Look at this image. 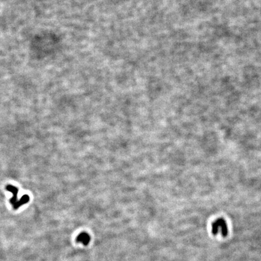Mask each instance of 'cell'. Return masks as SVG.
<instances>
[{"mask_svg":"<svg viewBox=\"0 0 261 261\" xmlns=\"http://www.w3.org/2000/svg\"><path fill=\"white\" fill-rule=\"evenodd\" d=\"M30 201V197L28 195H23L20 201H17L16 203L13 205V208L14 210H17L18 208H20L21 206H22L24 204H26Z\"/></svg>","mask_w":261,"mask_h":261,"instance_id":"4","label":"cell"},{"mask_svg":"<svg viewBox=\"0 0 261 261\" xmlns=\"http://www.w3.org/2000/svg\"><path fill=\"white\" fill-rule=\"evenodd\" d=\"M6 189L7 191L13 193V197L10 199V203L11 204L13 205L16 203V202L17 201V195H18V189L16 187L12 186V185L8 184V185H7Z\"/></svg>","mask_w":261,"mask_h":261,"instance_id":"2","label":"cell"},{"mask_svg":"<svg viewBox=\"0 0 261 261\" xmlns=\"http://www.w3.org/2000/svg\"><path fill=\"white\" fill-rule=\"evenodd\" d=\"M90 236L85 232H82L79 234L76 238V241L78 242L82 243L84 246H87L90 242Z\"/></svg>","mask_w":261,"mask_h":261,"instance_id":"3","label":"cell"},{"mask_svg":"<svg viewBox=\"0 0 261 261\" xmlns=\"http://www.w3.org/2000/svg\"><path fill=\"white\" fill-rule=\"evenodd\" d=\"M220 230L224 237H227L228 234V227L225 220L222 218L216 220L212 226V232L214 235H216Z\"/></svg>","mask_w":261,"mask_h":261,"instance_id":"1","label":"cell"}]
</instances>
